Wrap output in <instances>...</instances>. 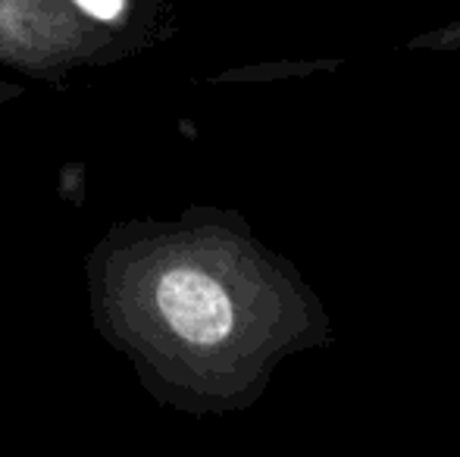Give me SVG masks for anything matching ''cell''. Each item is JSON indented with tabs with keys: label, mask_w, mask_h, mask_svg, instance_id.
Instances as JSON below:
<instances>
[{
	"label": "cell",
	"mask_w": 460,
	"mask_h": 457,
	"mask_svg": "<svg viewBox=\"0 0 460 457\" xmlns=\"http://www.w3.org/2000/svg\"><path fill=\"white\" fill-rule=\"evenodd\" d=\"M75 6H79L82 13H88V16L94 19H103V22H110V19H116L122 13V6H126V0H73Z\"/></svg>",
	"instance_id": "7a4b0ae2"
},
{
	"label": "cell",
	"mask_w": 460,
	"mask_h": 457,
	"mask_svg": "<svg viewBox=\"0 0 460 457\" xmlns=\"http://www.w3.org/2000/svg\"><path fill=\"white\" fill-rule=\"evenodd\" d=\"M29 16L54 19L63 16L60 0H0V48H54V44H66L54 35H44L29 25Z\"/></svg>",
	"instance_id": "6da1fadb"
}]
</instances>
